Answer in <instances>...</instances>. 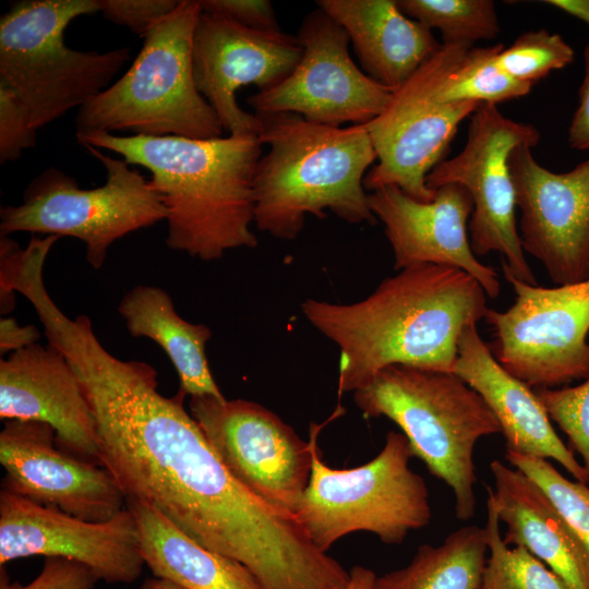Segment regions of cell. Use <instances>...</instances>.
<instances>
[{
    "instance_id": "obj_22",
    "label": "cell",
    "mask_w": 589,
    "mask_h": 589,
    "mask_svg": "<svg viewBox=\"0 0 589 589\" xmlns=\"http://www.w3.org/2000/svg\"><path fill=\"white\" fill-rule=\"evenodd\" d=\"M494 489L486 486L507 545L544 563L566 589H589V553L545 492L525 473L495 459Z\"/></svg>"
},
{
    "instance_id": "obj_7",
    "label": "cell",
    "mask_w": 589,
    "mask_h": 589,
    "mask_svg": "<svg viewBox=\"0 0 589 589\" xmlns=\"http://www.w3.org/2000/svg\"><path fill=\"white\" fill-rule=\"evenodd\" d=\"M97 12L98 0H25L1 16L0 84L15 94L36 131L109 87L129 60V47L98 52L65 45L70 23Z\"/></svg>"
},
{
    "instance_id": "obj_12",
    "label": "cell",
    "mask_w": 589,
    "mask_h": 589,
    "mask_svg": "<svg viewBox=\"0 0 589 589\" xmlns=\"http://www.w3.org/2000/svg\"><path fill=\"white\" fill-rule=\"evenodd\" d=\"M470 118L464 148L436 165L426 176V185L433 191L449 183L464 187L473 203L468 225L473 253L482 256L498 252L515 278L537 285L517 228L508 158L519 144L534 147L540 132L533 124L505 117L492 104H481Z\"/></svg>"
},
{
    "instance_id": "obj_33",
    "label": "cell",
    "mask_w": 589,
    "mask_h": 589,
    "mask_svg": "<svg viewBox=\"0 0 589 589\" xmlns=\"http://www.w3.org/2000/svg\"><path fill=\"white\" fill-rule=\"evenodd\" d=\"M99 581L88 566L64 557H45L40 573L26 585L11 581L4 566L0 570V589H95Z\"/></svg>"
},
{
    "instance_id": "obj_26",
    "label": "cell",
    "mask_w": 589,
    "mask_h": 589,
    "mask_svg": "<svg viewBox=\"0 0 589 589\" xmlns=\"http://www.w3.org/2000/svg\"><path fill=\"white\" fill-rule=\"evenodd\" d=\"M484 528L467 525L440 545L423 544L410 563L377 576V589H480L488 560Z\"/></svg>"
},
{
    "instance_id": "obj_35",
    "label": "cell",
    "mask_w": 589,
    "mask_h": 589,
    "mask_svg": "<svg viewBox=\"0 0 589 589\" xmlns=\"http://www.w3.org/2000/svg\"><path fill=\"white\" fill-rule=\"evenodd\" d=\"M179 1L98 0V3L105 19L144 38L152 27L177 8Z\"/></svg>"
},
{
    "instance_id": "obj_10",
    "label": "cell",
    "mask_w": 589,
    "mask_h": 589,
    "mask_svg": "<svg viewBox=\"0 0 589 589\" xmlns=\"http://www.w3.org/2000/svg\"><path fill=\"white\" fill-rule=\"evenodd\" d=\"M516 299L488 309V345L500 365L530 387L557 388L589 377V279L546 288L515 278L502 264Z\"/></svg>"
},
{
    "instance_id": "obj_41",
    "label": "cell",
    "mask_w": 589,
    "mask_h": 589,
    "mask_svg": "<svg viewBox=\"0 0 589 589\" xmlns=\"http://www.w3.org/2000/svg\"><path fill=\"white\" fill-rule=\"evenodd\" d=\"M139 589H183L161 578L151 577L145 579Z\"/></svg>"
},
{
    "instance_id": "obj_23",
    "label": "cell",
    "mask_w": 589,
    "mask_h": 589,
    "mask_svg": "<svg viewBox=\"0 0 589 589\" xmlns=\"http://www.w3.org/2000/svg\"><path fill=\"white\" fill-rule=\"evenodd\" d=\"M347 32L362 71L398 88L442 46L432 31L401 12L397 0H317Z\"/></svg>"
},
{
    "instance_id": "obj_38",
    "label": "cell",
    "mask_w": 589,
    "mask_h": 589,
    "mask_svg": "<svg viewBox=\"0 0 589 589\" xmlns=\"http://www.w3.org/2000/svg\"><path fill=\"white\" fill-rule=\"evenodd\" d=\"M40 332L35 325L21 326L14 317H2L0 321V353L21 350L37 344Z\"/></svg>"
},
{
    "instance_id": "obj_30",
    "label": "cell",
    "mask_w": 589,
    "mask_h": 589,
    "mask_svg": "<svg viewBox=\"0 0 589 589\" xmlns=\"http://www.w3.org/2000/svg\"><path fill=\"white\" fill-rule=\"evenodd\" d=\"M512 467L534 481L550 497L589 553V486L565 478L548 459L506 450Z\"/></svg>"
},
{
    "instance_id": "obj_4",
    "label": "cell",
    "mask_w": 589,
    "mask_h": 589,
    "mask_svg": "<svg viewBox=\"0 0 589 589\" xmlns=\"http://www.w3.org/2000/svg\"><path fill=\"white\" fill-rule=\"evenodd\" d=\"M268 146L254 177V224L281 240H294L308 215L326 209L358 225L376 223L363 179L377 156L365 124L328 127L299 115H255Z\"/></svg>"
},
{
    "instance_id": "obj_13",
    "label": "cell",
    "mask_w": 589,
    "mask_h": 589,
    "mask_svg": "<svg viewBox=\"0 0 589 589\" xmlns=\"http://www.w3.org/2000/svg\"><path fill=\"white\" fill-rule=\"evenodd\" d=\"M297 37L302 46L299 63L278 85L248 97L254 115L291 112L339 128L366 124L386 109L395 89L356 65L349 36L330 15L320 8L309 12Z\"/></svg>"
},
{
    "instance_id": "obj_39",
    "label": "cell",
    "mask_w": 589,
    "mask_h": 589,
    "mask_svg": "<svg viewBox=\"0 0 589 589\" xmlns=\"http://www.w3.org/2000/svg\"><path fill=\"white\" fill-rule=\"evenodd\" d=\"M350 578L346 589H377L376 574L364 566L356 565L351 567Z\"/></svg>"
},
{
    "instance_id": "obj_29",
    "label": "cell",
    "mask_w": 589,
    "mask_h": 589,
    "mask_svg": "<svg viewBox=\"0 0 589 589\" xmlns=\"http://www.w3.org/2000/svg\"><path fill=\"white\" fill-rule=\"evenodd\" d=\"M484 526L489 556L480 589H566L564 582L540 560L520 546L509 548L501 534L500 520L486 498Z\"/></svg>"
},
{
    "instance_id": "obj_5",
    "label": "cell",
    "mask_w": 589,
    "mask_h": 589,
    "mask_svg": "<svg viewBox=\"0 0 589 589\" xmlns=\"http://www.w3.org/2000/svg\"><path fill=\"white\" fill-rule=\"evenodd\" d=\"M353 399L364 417L395 422L413 457L450 489L456 517H473L474 446L482 437L502 433L480 394L453 372L397 364L353 392Z\"/></svg>"
},
{
    "instance_id": "obj_18",
    "label": "cell",
    "mask_w": 589,
    "mask_h": 589,
    "mask_svg": "<svg viewBox=\"0 0 589 589\" xmlns=\"http://www.w3.org/2000/svg\"><path fill=\"white\" fill-rule=\"evenodd\" d=\"M2 489L75 517L106 521L125 506V497L101 465L58 447L45 423L8 420L0 432Z\"/></svg>"
},
{
    "instance_id": "obj_37",
    "label": "cell",
    "mask_w": 589,
    "mask_h": 589,
    "mask_svg": "<svg viewBox=\"0 0 589 589\" xmlns=\"http://www.w3.org/2000/svg\"><path fill=\"white\" fill-rule=\"evenodd\" d=\"M585 74L579 88V103L568 129V144L589 151V43L584 50Z\"/></svg>"
},
{
    "instance_id": "obj_24",
    "label": "cell",
    "mask_w": 589,
    "mask_h": 589,
    "mask_svg": "<svg viewBox=\"0 0 589 589\" xmlns=\"http://www.w3.org/2000/svg\"><path fill=\"white\" fill-rule=\"evenodd\" d=\"M125 507L134 517L140 551L154 577L183 589H261L245 566L202 546L153 506L127 498Z\"/></svg>"
},
{
    "instance_id": "obj_32",
    "label": "cell",
    "mask_w": 589,
    "mask_h": 589,
    "mask_svg": "<svg viewBox=\"0 0 589 589\" xmlns=\"http://www.w3.org/2000/svg\"><path fill=\"white\" fill-rule=\"evenodd\" d=\"M550 419L567 435L582 459L589 483V377L576 386L537 388Z\"/></svg>"
},
{
    "instance_id": "obj_15",
    "label": "cell",
    "mask_w": 589,
    "mask_h": 589,
    "mask_svg": "<svg viewBox=\"0 0 589 589\" xmlns=\"http://www.w3.org/2000/svg\"><path fill=\"white\" fill-rule=\"evenodd\" d=\"M35 555L77 561L108 584H131L145 565L129 508L94 522L1 489L0 565Z\"/></svg>"
},
{
    "instance_id": "obj_14",
    "label": "cell",
    "mask_w": 589,
    "mask_h": 589,
    "mask_svg": "<svg viewBox=\"0 0 589 589\" xmlns=\"http://www.w3.org/2000/svg\"><path fill=\"white\" fill-rule=\"evenodd\" d=\"M189 409L232 477L293 514L311 474V437L303 441L276 413L245 399L191 397Z\"/></svg>"
},
{
    "instance_id": "obj_16",
    "label": "cell",
    "mask_w": 589,
    "mask_h": 589,
    "mask_svg": "<svg viewBox=\"0 0 589 589\" xmlns=\"http://www.w3.org/2000/svg\"><path fill=\"white\" fill-rule=\"evenodd\" d=\"M532 146L519 144L508 158L521 217L524 251L557 286L589 279V157L556 173L541 166Z\"/></svg>"
},
{
    "instance_id": "obj_25",
    "label": "cell",
    "mask_w": 589,
    "mask_h": 589,
    "mask_svg": "<svg viewBox=\"0 0 589 589\" xmlns=\"http://www.w3.org/2000/svg\"><path fill=\"white\" fill-rule=\"evenodd\" d=\"M118 313L133 337L149 338L165 351L177 371L179 392L190 398H225L206 358L211 328L183 320L167 291L155 286H134L120 300Z\"/></svg>"
},
{
    "instance_id": "obj_2",
    "label": "cell",
    "mask_w": 589,
    "mask_h": 589,
    "mask_svg": "<svg viewBox=\"0 0 589 589\" xmlns=\"http://www.w3.org/2000/svg\"><path fill=\"white\" fill-rule=\"evenodd\" d=\"M486 293L466 272L422 264L381 281L365 299H308L305 318L339 349L337 390L356 392L389 365L453 372L462 330L488 311Z\"/></svg>"
},
{
    "instance_id": "obj_36",
    "label": "cell",
    "mask_w": 589,
    "mask_h": 589,
    "mask_svg": "<svg viewBox=\"0 0 589 589\" xmlns=\"http://www.w3.org/2000/svg\"><path fill=\"white\" fill-rule=\"evenodd\" d=\"M202 11L259 31L280 29L269 0H200Z\"/></svg>"
},
{
    "instance_id": "obj_17",
    "label": "cell",
    "mask_w": 589,
    "mask_h": 589,
    "mask_svg": "<svg viewBox=\"0 0 589 589\" xmlns=\"http://www.w3.org/2000/svg\"><path fill=\"white\" fill-rule=\"evenodd\" d=\"M302 46L297 36L259 31L202 11L193 37L196 87L229 135H257L260 122L243 110L236 94L254 85L260 91L281 83L297 67Z\"/></svg>"
},
{
    "instance_id": "obj_28",
    "label": "cell",
    "mask_w": 589,
    "mask_h": 589,
    "mask_svg": "<svg viewBox=\"0 0 589 589\" xmlns=\"http://www.w3.org/2000/svg\"><path fill=\"white\" fill-rule=\"evenodd\" d=\"M397 4L408 17L438 29L443 45L471 48L501 31L492 0H397Z\"/></svg>"
},
{
    "instance_id": "obj_11",
    "label": "cell",
    "mask_w": 589,
    "mask_h": 589,
    "mask_svg": "<svg viewBox=\"0 0 589 589\" xmlns=\"http://www.w3.org/2000/svg\"><path fill=\"white\" fill-rule=\"evenodd\" d=\"M468 49L442 44L394 91L386 109L365 124L377 156L363 179L365 191L396 185L419 202L434 199L426 176L444 160L460 122L481 105L444 103L438 96L442 81Z\"/></svg>"
},
{
    "instance_id": "obj_6",
    "label": "cell",
    "mask_w": 589,
    "mask_h": 589,
    "mask_svg": "<svg viewBox=\"0 0 589 589\" xmlns=\"http://www.w3.org/2000/svg\"><path fill=\"white\" fill-rule=\"evenodd\" d=\"M201 13L199 0H180L149 29L128 71L79 109L77 142L100 132L223 136L224 128L194 79L193 37Z\"/></svg>"
},
{
    "instance_id": "obj_27",
    "label": "cell",
    "mask_w": 589,
    "mask_h": 589,
    "mask_svg": "<svg viewBox=\"0 0 589 589\" xmlns=\"http://www.w3.org/2000/svg\"><path fill=\"white\" fill-rule=\"evenodd\" d=\"M503 47L496 44L468 49L442 81L438 88L441 100L497 105L526 96L532 86L512 79L496 63V56Z\"/></svg>"
},
{
    "instance_id": "obj_8",
    "label": "cell",
    "mask_w": 589,
    "mask_h": 589,
    "mask_svg": "<svg viewBox=\"0 0 589 589\" xmlns=\"http://www.w3.org/2000/svg\"><path fill=\"white\" fill-rule=\"evenodd\" d=\"M322 426H310L312 469L293 512L318 550L327 553L339 539L359 531L371 532L386 544H399L410 531L429 525V490L410 468L413 455L404 433L389 431L383 448L366 464L335 469L321 456Z\"/></svg>"
},
{
    "instance_id": "obj_40",
    "label": "cell",
    "mask_w": 589,
    "mask_h": 589,
    "mask_svg": "<svg viewBox=\"0 0 589 589\" xmlns=\"http://www.w3.org/2000/svg\"><path fill=\"white\" fill-rule=\"evenodd\" d=\"M544 3L560 9L589 25V0H546Z\"/></svg>"
},
{
    "instance_id": "obj_21",
    "label": "cell",
    "mask_w": 589,
    "mask_h": 589,
    "mask_svg": "<svg viewBox=\"0 0 589 589\" xmlns=\"http://www.w3.org/2000/svg\"><path fill=\"white\" fill-rule=\"evenodd\" d=\"M453 373L491 408L501 425L506 450L552 459L576 481L588 483L584 466L558 437L536 392L500 365L477 324L468 325L460 335Z\"/></svg>"
},
{
    "instance_id": "obj_1",
    "label": "cell",
    "mask_w": 589,
    "mask_h": 589,
    "mask_svg": "<svg viewBox=\"0 0 589 589\" xmlns=\"http://www.w3.org/2000/svg\"><path fill=\"white\" fill-rule=\"evenodd\" d=\"M76 373L93 410L99 464L125 500L144 502L202 546L250 570L288 544L292 515L227 470L178 390L161 395L155 368L108 352L84 314L58 317L46 334Z\"/></svg>"
},
{
    "instance_id": "obj_34",
    "label": "cell",
    "mask_w": 589,
    "mask_h": 589,
    "mask_svg": "<svg viewBox=\"0 0 589 589\" xmlns=\"http://www.w3.org/2000/svg\"><path fill=\"white\" fill-rule=\"evenodd\" d=\"M35 143L36 130L25 107L9 87L0 84V164L19 159Z\"/></svg>"
},
{
    "instance_id": "obj_3",
    "label": "cell",
    "mask_w": 589,
    "mask_h": 589,
    "mask_svg": "<svg viewBox=\"0 0 589 589\" xmlns=\"http://www.w3.org/2000/svg\"><path fill=\"white\" fill-rule=\"evenodd\" d=\"M122 156L151 173L167 208L169 249L215 261L238 248H255L253 177L262 156L257 135L212 139L95 133L81 141Z\"/></svg>"
},
{
    "instance_id": "obj_19",
    "label": "cell",
    "mask_w": 589,
    "mask_h": 589,
    "mask_svg": "<svg viewBox=\"0 0 589 589\" xmlns=\"http://www.w3.org/2000/svg\"><path fill=\"white\" fill-rule=\"evenodd\" d=\"M434 199L419 202L396 185L369 193V205L385 228L395 257V269L435 264L459 268L472 276L489 298L501 293L497 273L481 263L468 236L473 211L469 192L456 183L434 190Z\"/></svg>"
},
{
    "instance_id": "obj_9",
    "label": "cell",
    "mask_w": 589,
    "mask_h": 589,
    "mask_svg": "<svg viewBox=\"0 0 589 589\" xmlns=\"http://www.w3.org/2000/svg\"><path fill=\"white\" fill-rule=\"evenodd\" d=\"M106 169V181L81 189L76 180L49 167L26 187L19 205L0 209V233H46L73 237L85 243L86 260L101 268L118 239L167 219V208L149 181L124 159L83 145Z\"/></svg>"
},
{
    "instance_id": "obj_20",
    "label": "cell",
    "mask_w": 589,
    "mask_h": 589,
    "mask_svg": "<svg viewBox=\"0 0 589 589\" xmlns=\"http://www.w3.org/2000/svg\"><path fill=\"white\" fill-rule=\"evenodd\" d=\"M0 419L48 424L58 447L100 465L88 399L67 358L50 344H34L1 359Z\"/></svg>"
},
{
    "instance_id": "obj_31",
    "label": "cell",
    "mask_w": 589,
    "mask_h": 589,
    "mask_svg": "<svg viewBox=\"0 0 589 589\" xmlns=\"http://www.w3.org/2000/svg\"><path fill=\"white\" fill-rule=\"evenodd\" d=\"M574 50L565 39L546 29L527 31L496 56L497 65L512 79L533 85L554 70L574 60Z\"/></svg>"
}]
</instances>
